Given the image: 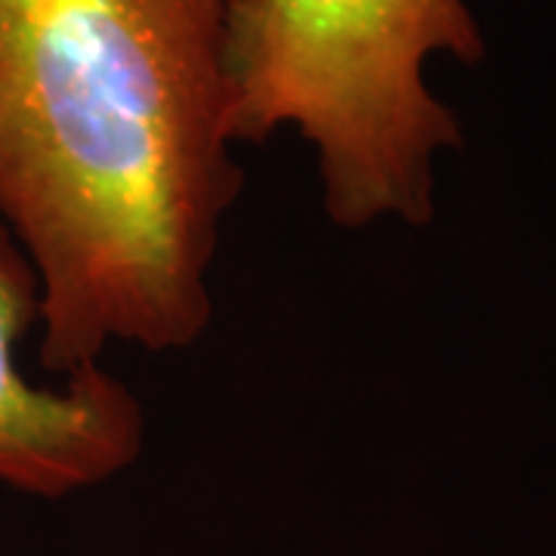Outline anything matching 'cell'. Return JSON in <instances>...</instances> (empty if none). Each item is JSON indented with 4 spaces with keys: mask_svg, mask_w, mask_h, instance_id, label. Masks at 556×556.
I'll return each instance as SVG.
<instances>
[{
    "mask_svg": "<svg viewBox=\"0 0 556 556\" xmlns=\"http://www.w3.org/2000/svg\"><path fill=\"white\" fill-rule=\"evenodd\" d=\"M223 47L236 146L294 130L331 226L433 223L437 167L464 127L427 68L485 60L470 0H226Z\"/></svg>",
    "mask_w": 556,
    "mask_h": 556,
    "instance_id": "cell-2",
    "label": "cell"
},
{
    "mask_svg": "<svg viewBox=\"0 0 556 556\" xmlns=\"http://www.w3.org/2000/svg\"><path fill=\"white\" fill-rule=\"evenodd\" d=\"M43 318L38 269L0 223V485L60 501L130 470L146 448V408L102 365L43 387L20 343Z\"/></svg>",
    "mask_w": 556,
    "mask_h": 556,
    "instance_id": "cell-3",
    "label": "cell"
},
{
    "mask_svg": "<svg viewBox=\"0 0 556 556\" xmlns=\"http://www.w3.org/2000/svg\"><path fill=\"white\" fill-rule=\"evenodd\" d=\"M226 0H0V223L43 291L50 375L179 353L244 189Z\"/></svg>",
    "mask_w": 556,
    "mask_h": 556,
    "instance_id": "cell-1",
    "label": "cell"
}]
</instances>
